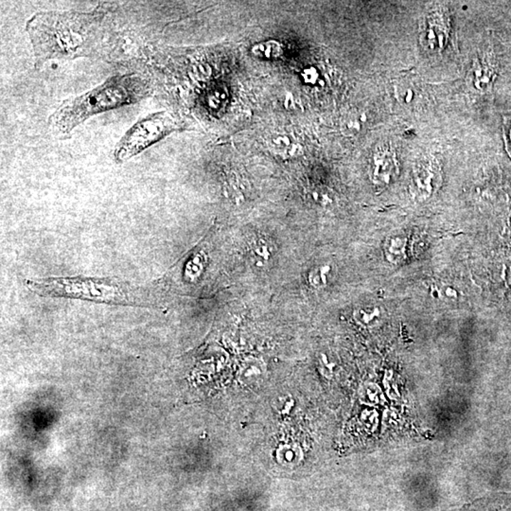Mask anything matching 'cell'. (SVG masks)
Listing matches in <instances>:
<instances>
[{"mask_svg":"<svg viewBox=\"0 0 511 511\" xmlns=\"http://www.w3.org/2000/svg\"><path fill=\"white\" fill-rule=\"evenodd\" d=\"M407 246L408 238L405 233L395 231L390 234L383 244L385 260L394 265L403 263L407 256Z\"/></svg>","mask_w":511,"mask_h":511,"instance_id":"8","label":"cell"},{"mask_svg":"<svg viewBox=\"0 0 511 511\" xmlns=\"http://www.w3.org/2000/svg\"><path fill=\"white\" fill-rule=\"evenodd\" d=\"M361 124H362L361 117L353 113L348 114L341 122V131L346 136H355L362 128Z\"/></svg>","mask_w":511,"mask_h":511,"instance_id":"18","label":"cell"},{"mask_svg":"<svg viewBox=\"0 0 511 511\" xmlns=\"http://www.w3.org/2000/svg\"><path fill=\"white\" fill-rule=\"evenodd\" d=\"M331 271V266L326 263L318 264L311 268L308 274L309 285L315 290L325 289L330 283Z\"/></svg>","mask_w":511,"mask_h":511,"instance_id":"14","label":"cell"},{"mask_svg":"<svg viewBox=\"0 0 511 511\" xmlns=\"http://www.w3.org/2000/svg\"><path fill=\"white\" fill-rule=\"evenodd\" d=\"M26 287L41 298L76 299L113 306L150 308L158 303L156 294L148 286L115 278L58 276L27 279Z\"/></svg>","mask_w":511,"mask_h":511,"instance_id":"3","label":"cell"},{"mask_svg":"<svg viewBox=\"0 0 511 511\" xmlns=\"http://www.w3.org/2000/svg\"><path fill=\"white\" fill-rule=\"evenodd\" d=\"M209 263L208 254L204 249H197L187 259L183 266V278L187 283H198L206 272Z\"/></svg>","mask_w":511,"mask_h":511,"instance_id":"9","label":"cell"},{"mask_svg":"<svg viewBox=\"0 0 511 511\" xmlns=\"http://www.w3.org/2000/svg\"><path fill=\"white\" fill-rule=\"evenodd\" d=\"M399 176L397 156L390 148L376 150L371 158L370 176L374 185L386 187L396 180Z\"/></svg>","mask_w":511,"mask_h":511,"instance_id":"6","label":"cell"},{"mask_svg":"<svg viewBox=\"0 0 511 511\" xmlns=\"http://www.w3.org/2000/svg\"><path fill=\"white\" fill-rule=\"evenodd\" d=\"M490 64L483 62L475 66L473 74H475V86L480 91H486L492 86L495 69Z\"/></svg>","mask_w":511,"mask_h":511,"instance_id":"16","label":"cell"},{"mask_svg":"<svg viewBox=\"0 0 511 511\" xmlns=\"http://www.w3.org/2000/svg\"><path fill=\"white\" fill-rule=\"evenodd\" d=\"M385 311L379 304H366L354 309L353 320L363 328H375L383 322Z\"/></svg>","mask_w":511,"mask_h":511,"instance_id":"10","label":"cell"},{"mask_svg":"<svg viewBox=\"0 0 511 511\" xmlns=\"http://www.w3.org/2000/svg\"><path fill=\"white\" fill-rule=\"evenodd\" d=\"M507 139L508 152L511 154V119L507 121Z\"/></svg>","mask_w":511,"mask_h":511,"instance_id":"20","label":"cell"},{"mask_svg":"<svg viewBox=\"0 0 511 511\" xmlns=\"http://www.w3.org/2000/svg\"><path fill=\"white\" fill-rule=\"evenodd\" d=\"M301 77H302L304 83L307 84H310V86H313V84H316L318 83L319 80V73L318 71V69H315V67H308V69H304L302 71V73H301Z\"/></svg>","mask_w":511,"mask_h":511,"instance_id":"19","label":"cell"},{"mask_svg":"<svg viewBox=\"0 0 511 511\" xmlns=\"http://www.w3.org/2000/svg\"><path fill=\"white\" fill-rule=\"evenodd\" d=\"M177 130L179 126L168 112L147 115L134 122L115 145L114 161L122 164L130 161Z\"/></svg>","mask_w":511,"mask_h":511,"instance_id":"4","label":"cell"},{"mask_svg":"<svg viewBox=\"0 0 511 511\" xmlns=\"http://www.w3.org/2000/svg\"><path fill=\"white\" fill-rule=\"evenodd\" d=\"M265 372V366L258 358H248L241 366V380L253 381L256 379L261 378Z\"/></svg>","mask_w":511,"mask_h":511,"instance_id":"15","label":"cell"},{"mask_svg":"<svg viewBox=\"0 0 511 511\" xmlns=\"http://www.w3.org/2000/svg\"><path fill=\"white\" fill-rule=\"evenodd\" d=\"M249 254L254 265L258 268H265L270 265L275 256V248L268 239L260 237L254 239L250 243Z\"/></svg>","mask_w":511,"mask_h":511,"instance_id":"11","label":"cell"},{"mask_svg":"<svg viewBox=\"0 0 511 511\" xmlns=\"http://www.w3.org/2000/svg\"><path fill=\"white\" fill-rule=\"evenodd\" d=\"M268 147L272 154L283 159L298 158L302 154V147L286 136L272 139Z\"/></svg>","mask_w":511,"mask_h":511,"instance_id":"12","label":"cell"},{"mask_svg":"<svg viewBox=\"0 0 511 511\" xmlns=\"http://www.w3.org/2000/svg\"><path fill=\"white\" fill-rule=\"evenodd\" d=\"M450 23L447 11L436 7L428 12L421 27V43L430 51H442L447 44Z\"/></svg>","mask_w":511,"mask_h":511,"instance_id":"5","label":"cell"},{"mask_svg":"<svg viewBox=\"0 0 511 511\" xmlns=\"http://www.w3.org/2000/svg\"><path fill=\"white\" fill-rule=\"evenodd\" d=\"M253 56L263 60H278L283 56V45L276 40L261 42L256 44L251 49Z\"/></svg>","mask_w":511,"mask_h":511,"instance_id":"13","label":"cell"},{"mask_svg":"<svg viewBox=\"0 0 511 511\" xmlns=\"http://www.w3.org/2000/svg\"><path fill=\"white\" fill-rule=\"evenodd\" d=\"M153 93L148 75L116 74L91 91L69 97L49 117V128L57 139L71 136L79 126L97 115L139 104Z\"/></svg>","mask_w":511,"mask_h":511,"instance_id":"2","label":"cell"},{"mask_svg":"<svg viewBox=\"0 0 511 511\" xmlns=\"http://www.w3.org/2000/svg\"><path fill=\"white\" fill-rule=\"evenodd\" d=\"M431 293L433 298L446 303H453L458 299V292L448 284H433Z\"/></svg>","mask_w":511,"mask_h":511,"instance_id":"17","label":"cell"},{"mask_svg":"<svg viewBox=\"0 0 511 511\" xmlns=\"http://www.w3.org/2000/svg\"><path fill=\"white\" fill-rule=\"evenodd\" d=\"M106 17L102 10L44 11L32 14L25 29L36 69L54 60L71 61L94 56L104 36Z\"/></svg>","mask_w":511,"mask_h":511,"instance_id":"1","label":"cell"},{"mask_svg":"<svg viewBox=\"0 0 511 511\" xmlns=\"http://www.w3.org/2000/svg\"><path fill=\"white\" fill-rule=\"evenodd\" d=\"M440 167L435 158H426L414 169L412 182L414 191L420 199L430 198L440 187Z\"/></svg>","mask_w":511,"mask_h":511,"instance_id":"7","label":"cell"}]
</instances>
